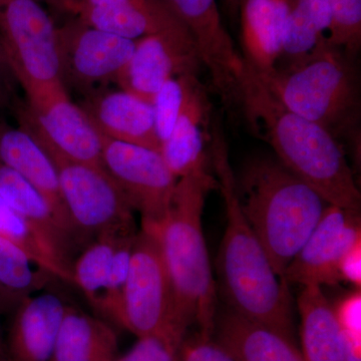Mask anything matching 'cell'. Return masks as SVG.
I'll return each mask as SVG.
<instances>
[{
	"label": "cell",
	"mask_w": 361,
	"mask_h": 361,
	"mask_svg": "<svg viewBox=\"0 0 361 361\" xmlns=\"http://www.w3.org/2000/svg\"><path fill=\"white\" fill-rule=\"evenodd\" d=\"M285 4L286 14L279 63L295 61L310 54L329 32L331 23L325 0H285Z\"/></svg>",
	"instance_id": "25"
},
{
	"label": "cell",
	"mask_w": 361,
	"mask_h": 361,
	"mask_svg": "<svg viewBox=\"0 0 361 361\" xmlns=\"http://www.w3.org/2000/svg\"><path fill=\"white\" fill-rule=\"evenodd\" d=\"M360 241V211L327 206L310 236L287 266L285 283L302 287L339 283L342 256Z\"/></svg>",
	"instance_id": "14"
},
{
	"label": "cell",
	"mask_w": 361,
	"mask_h": 361,
	"mask_svg": "<svg viewBox=\"0 0 361 361\" xmlns=\"http://www.w3.org/2000/svg\"><path fill=\"white\" fill-rule=\"evenodd\" d=\"M118 336L110 323L66 305L49 361H115Z\"/></svg>",
	"instance_id": "23"
},
{
	"label": "cell",
	"mask_w": 361,
	"mask_h": 361,
	"mask_svg": "<svg viewBox=\"0 0 361 361\" xmlns=\"http://www.w3.org/2000/svg\"><path fill=\"white\" fill-rule=\"evenodd\" d=\"M297 307L300 315L304 360L346 361L341 329L334 306L323 293L322 287H302Z\"/></svg>",
	"instance_id": "24"
},
{
	"label": "cell",
	"mask_w": 361,
	"mask_h": 361,
	"mask_svg": "<svg viewBox=\"0 0 361 361\" xmlns=\"http://www.w3.org/2000/svg\"><path fill=\"white\" fill-rule=\"evenodd\" d=\"M174 292L160 247L151 233H137L123 290L118 326L137 338L158 334L186 337L175 320Z\"/></svg>",
	"instance_id": "9"
},
{
	"label": "cell",
	"mask_w": 361,
	"mask_h": 361,
	"mask_svg": "<svg viewBox=\"0 0 361 361\" xmlns=\"http://www.w3.org/2000/svg\"><path fill=\"white\" fill-rule=\"evenodd\" d=\"M177 361H238L214 338L197 334L185 338L178 353Z\"/></svg>",
	"instance_id": "34"
},
{
	"label": "cell",
	"mask_w": 361,
	"mask_h": 361,
	"mask_svg": "<svg viewBox=\"0 0 361 361\" xmlns=\"http://www.w3.org/2000/svg\"><path fill=\"white\" fill-rule=\"evenodd\" d=\"M0 163L20 175L42 195L61 224L78 245L82 246L68 219L56 166L27 130L0 122Z\"/></svg>",
	"instance_id": "17"
},
{
	"label": "cell",
	"mask_w": 361,
	"mask_h": 361,
	"mask_svg": "<svg viewBox=\"0 0 361 361\" xmlns=\"http://www.w3.org/2000/svg\"><path fill=\"white\" fill-rule=\"evenodd\" d=\"M209 108L205 87L196 78L170 137L161 146V157L178 179L207 167L204 130L209 120Z\"/></svg>",
	"instance_id": "19"
},
{
	"label": "cell",
	"mask_w": 361,
	"mask_h": 361,
	"mask_svg": "<svg viewBox=\"0 0 361 361\" xmlns=\"http://www.w3.org/2000/svg\"></svg>",
	"instance_id": "42"
},
{
	"label": "cell",
	"mask_w": 361,
	"mask_h": 361,
	"mask_svg": "<svg viewBox=\"0 0 361 361\" xmlns=\"http://www.w3.org/2000/svg\"><path fill=\"white\" fill-rule=\"evenodd\" d=\"M196 78H198L196 73H189L171 78L161 85L154 97L152 106L155 114L157 133L161 146L170 137L186 101L190 87Z\"/></svg>",
	"instance_id": "31"
},
{
	"label": "cell",
	"mask_w": 361,
	"mask_h": 361,
	"mask_svg": "<svg viewBox=\"0 0 361 361\" xmlns=\"http://www.w3.org/2000/svg\"><path fill=\"white\" fill-rule=\"evenodd\" d=\"M202 66L193 37L178 23L135 40L134 52L116 84L152 104L166 82L189 73L198 75Z\"/></svg>",
	"instance_id": "12"
},
{
	"label": "cell",
	"mask_w": 361,
	"mask_h": 361,
	"mask_svg": "<svg viewBox=\"0 0 361 361\" xmlns=\"http://www.w3.org/2000/svg\"><path fill=\"white\" fill-rule=\"evenodd\" d=\"M240 2H241V0H224L226 8L232 16L238 13Z\"/></svg>",
	"instance_id": "40"
},
{
	"label": "cell",
	"mask_w": 361,
	"mask_h": 361,
	"mask_svg": "<svg viewBox=\"0 0 361 361\" xmlns=\"http://www.w3.org/2000/svg\"><path fill=\"white\" fill-rule=\"evenodd\" d=\"M66 304L51 293L26 296L14 310L6 344L7 361H49Z\"/></svg>",
	"instance_id": "16"
},
{
	"label": "cell",
	"mask_w": 361,
	"mask_h": 361,
	"mask_svg": "<svg viewBox=\"0 0 361 361\" xmlns=\"http://www.w3.org/2000/svg\"><path fill=\"white\" fill-rule=\"evenodd\" d=\"M134 233L99 235L85 246L80 256L73 261L71 268L73 284L77 285L82 290L92 310L101 317L106 280L116 244L123 236Z\"/></svg>",
	"instance_id": "26"
},
{
	"label": "cell",
	"mask_w": 361,
	"mask_h": 361,
	"mask_svg": "<svg viewBox=\"0 0 361 361\" xmlns=\"http://www.w3.org/2000/svg\"><path fill=\"white\" fill-rule=\"evenodd\" d=\"M0 194L39 233L56 257L71 271L77 242L66 231L42 194L4 164L0 163Z\"/></svg>",
	"instance_id": "21"
},
{
	"label": "cell",
	"mask_w": 361,
	"mask_h": 361,
	"mask_svg": "<svg viewBox=\"0 0 361 361\" xmlns=\"http://www.w3.org/2000/svg\"><path fill=\"white\" fill-rule=\"evenodd\" d=\"M343 336L344 348L349 355H361V293L355 289L334 307Z\"/></svg>",
	"instance_id": "33"
},
{
	"label": "cell",
	"mask_w": 361,
	"mask_h": 361,
	"mask_svg": "<svg viewBox=\"0 0 361 361\" xmlns=\"http://www.w3.org/2000/svg\"><path fill=\"white\" fill-rule=\"evenodd\" d=\"M137 6L147 9H159L164 6L161 0H133Z\"/></svg>",
	"instance_id": "39"
},
{
	"label": "cell",
	"mask_w": 361,
	"mask_h": 361,
	"mask_svg": "<svg viewBox=\"0 0 361 361\" xmlns=\"http://www.w3.org/2000/svg\"><path fill=\"white\" fill-rule=\"evenodd\" d=\"M235 190L242 212L275 273L284 282L287 266L329 204L271 157H255L247 161L238 177L235 176Z\"/></svg>",
	"instance_id": "4"
},
{
	"label": "cell",
	"mask_w": 361,
	"mask_h": 361,
	"mask_svg": "<svg viewBox=\"0 0 361 361\" xmlns=\"http://www.w3.org/2000/svg\"><path fill=\"white\" fill-rule=\"evenodd\" d=\"M0 237L20 249L35 265L52 277L71 283V270L56 257L30 223L16 212L0 194Z\"/></svg>",
	"instance_id": "27"
},
{
	"label": "cell",
	"mask_w": 361,
	"mask_h": 361,
	"mask_svg": "<svg viewBox=\"0 0 361 361\" xmlns=\"http://www.w3.org/2000/svg\"><path fill=\"white\" fill-rule=\"evenodd\" d=\"M13 80L0 45V110L14 104Z\"/></svg>",
	"instance_id": "36"
},
{
	"label": "cell",
	"mask_w": 361,
	"mask_h": 361,
	"mask_svg": "<svg viewBox=\"0 0 361 361\" xmlns=\"http://www.w3.org/2000/svg\"><path fill=\"white\" fill-rule=\"evenodd\" d=\"M238 13L242 58L260 75L271 73L281 56L285 0H241Z\"/></svg>",
	"instance_id": "20"
},
{
	"label": "cell",
	"mask_w": 361,
	"mask_h": 361,
	"mask_svg": "<svg viewBox=\"0 0 361 361\" xmlns=\"http://www.w3.org/2000/svg\"><path fill=\"white\" fill-rule=\"evenodd\" d=\"M0 361H7L6 348L0 337Z\"/></svg>",
	"instance_id": "41"
},
{
	"label": "cell",
	"mask_w": 361,
	"mask_h": 361,
	"mask_svg": "<svg viewBox=\"0 0 361 361\" xmlns=\"http://www.w3.org/2000/svg\"><path fill=\"white\" fill-rule=\"evenodd\" d=\"M355 59L325 35L310 54L259 75L288 110L338 139L356 133L360 97Z\"/></svg>",
	"instance_id": "5"
},
{
	"label": "cell",
	"mask_w": 361,
	"mask_h": 361,
	"mask_svg": "<svg viewBox=\"0 0 361 361\" xmlns=\"http://www.w3.org/2000/svg\"><path fill=\"white\" fill-rule=\"evenodd\" d=\"M341 281L353 284L356 289L361 285V241L356 243L343 256L338 265Z\"/></svg>",
	"instance_id": "35"
},
{
	"label": "cell",
	"mask_w": 361,
	"mask_h": 361,
	"mask_svg": "<svg viewBox=\"0 0 361 361\" xmlns=\"http://www.w3.org/2000/svg\"><path fill=\"white\" fill-rule=\"evenodd\" d=\"M211 155L227 218L217 257L218 276L225 300L230 310L238 314L294 341L289 286L275 273L262 244L242 212L235 190V174L219 130L213 133Z\"/></svg>",
	"instance_id": "2"
},
{
	"label": "cell",
	"mask_w": 361,
	"mask_h": 361,
	"mask_svg": "<svg viewBox=\"0 0 361 361\" xmlns=\"http://www.w3.org/2000/svg\"><path fill=\"white\" fill-rule=\"evenodd\" d=\"M82 110L99 135L126 144L161 151L152 104L127 90H94L85 96Z\"/></svg>",
	"instance_id": "15"
},
{
	"label": "cell",
	"mask_w": 361,
	"mask_h": 361,
	"mask_svg": "<svg viewBox=\"0 0 361 361\" xmlns=\"http://www.w3.org/2000/svg\"><path fill=\"white\" fill-rule=\"evenodd\" d=\"M331 16L327 39L356 59L361 47V0H325Z\"/></svg>",
	"instance_id": "29"
},
{
	"label": "cell",
	"mask_w": 361,
	"mask_h": 361,
	"mask_svg": "<svg viewBox=\"0 0 361 361\" xmlns=\"http://www.w3.org/2000/svg\"><path fill=\"white\" fill-rule=\"evenodd\" d=\"M216 189L217 179L207 167L180 178L165 218L142 227L160 247L174 292L176 323L186 331L196 323L204 338H213L217 294L202 216L207 195Z\"/></svg>",
	"instance_id": "3"
},
{
	"label": "cell",
	"mask_w": 361,
	"mask_h": 361,
	"mask_svg": "<svg viewBox=\"0 0 361 361\" xmlns=\"http://www.w3.org/2000/svg\"><path fill=\"white\" fill-rule=\"evenodd\" d=\"M169 11L189 30L210 73L214 89L226 106L236 102L237 84L243 68L231 37L221 20L216 0H161Z\"/></svg>",
	"instance_id": "13"
},
{
	"label": "cell",
	"mask_w": 361,
	"mask_h": 361,
	"mask_svg": "<svg viewBox=\"0 0 361 361\" xmlns=\"http://www.w3.org/2000/svg\"><path fill=\"white\" fill-rule=\"evenodd\" d=\"M47 155L58 171L68 219L84 248L85 241L99 235L135 232V211L106 169Z\"/></svg>",
	"instance_id": "7"
},
{
	"label": "cell",
	"mask_w": 361,
	"mask_h": 361,
	"mask_svg": "<svg viewBox=\"0 0 361 361\" xmlns=\"http://www.w3.org/2000/svg\"><path fill=\"white\" fill-rule=\"evenodd\" d=\"M51 275L30 260L18 247L0 237V285L4 288L30 296L40 290Z\"/></svg>",
	"instance_id": "28"
},
{
	"label": "cell",
	"mask_w": 361,
	"mask_h": 361,
	"mask_svg": "<svg viewBox=\"0 0 361 361\" xmlns=\"http://www.w3.org/2000/svg\"><path fill=\"white\" fill-rule=\"evenodd\" d=\"M0 45L11 75L25 94L63 85L58 27L39 0H0Z\"/></svg>",
	"instance_id": "6"
},
{
	"label": "cell",
	"mask_w": 361,
	"mask_h": 361,
	"mask_svg": "<svg viewBox=\"0 0 361 361\" xmlns=\"http://www.w3.org/2000/svg\"><path fill=\"white\" fill-rule=\"evenodd\" d=\"M213 338L238 361H305L295 341L230 308L216 315Z\"/></svg>",
	"instance_id": "18"
},
{
	"label": "cell",
	"mask_w": 361,
	"mask_h": 361,
	"mask_svg": "<svg viewBox=\"0 0 361 361\" xmlns=\"http://www.w3.org/2000/svg\"><path fill=\"white\" fill-rule=\"evenodd\" d=\"M135 236L137 233L126 235L118 240L111 258L110 272L106 280L102 318L104 320L108 319L118 326Z\"/></svg>",
	"instance_id": "30"
},
{
	"label": "cell",
	"mask_w": 361,
	"mask_h": 361,
	"mask_svg": "<svg viewBox=\"0 0 361 361\" xmlns=\"http://www.w3.org/2000/svg\"><path fill=\"white\" fill-rule=\"evenodd\" d=\"M106 172L122 190L142 227L158 224L167 215L178 178L160 152L108 139L101 135Z\"/></svg>",
	"instance_id": "10"
},
{
	"label": "cell",
	"mask_w": 361,
	"mask_h": 361,
	"mask_svg": "<svg viewBox=\"0 0 361 361\" xmlns=\"http://www.w3.org/2000/svg\"><path fill=\"white\" fill-rule=\"evenodd\" d=\"M73 16L90 27L132 40L180 23L166 6L147 9L133 0H80Z\"/></svg>",
	"instance_id": "22"
},
{
	"label": "cell",
	"mask_w": 361,
	"mask_h": 361,
	"mask_svg": "<svg viewBox=\"0 0 361 361\" xmlns=\"http://www.w3.org/2000/svg\"><path fill=\"white\" fill-rule=\"evenodd\" d=\"M135 40L102 32L82 21L58 27L61 80L85 96L116 82L134 52Z\"/></svg>",
	"instance_id": "11"
},
{
	"label": "cell",
	"mask_w": 361,
	"mask_h": 361,
	"mask_svg": "<svg viewBox=\"0 0 361 361\" xmlns=\"http://www.w3.org/2000/svg\"><path fill=\"white\" fill-rule=\"evenodd\" d=\"M236 106L278 161L329 205L360 211V189L341 142L322 126L288 110L244 59Z\"/></svg>",
	"instance_id": "1"
},
{
	"label": "cell",
	"mask_w": 361,
	"mask_h": 361,
	"mask_svg": "<svg viewBox=\"0 0 361 361\" xmlns=\"http://www.w3.org/2000/svg\"><path fill=\"white\" fill-rule=\"evenodd\" d=\"M185 338L177 334L141 337L129 353L118 356L115 361H177Z\"/></svg>",
	"instance_id": "32"
},
{
	"label": "cell",
	"mask_w": 361,
	"mask_h": 361,
	"mask_svg": "<svg viewBox=\"0 0 361 361\" xmlns=\"http://www.w3.org/2000/svg\"><path fill=\"white\" fill-rule=\"evenodd\" d=\"M23 298L25 296L14 293L0 285V314L14 311Z\"/></svg>",
	"instance_id": "37"
},
{
	"label": "cell",
	"mask_w": 361,
	"mask_h": 361,
	"mask_svg": "<svg viewBox=\"0 0 361 361\" xmlns=\"http://www.w3.org/2000/svg\"><path fill=\"white\" fill-rule=\"evenodd\" d=\"M47 1L56 6V8L65 11V13L73 14L75 7H77L80 0H47Z\"/></svg>",
	"instance_id": "38"
},
{
	"label": "cell",
	"mask_w": 361,
	"mask_h": 361,
	"mask_svg": "<svg viewBox=\"0 0 361 361\" xmlns=\"http://www.w3.org/2000/svg\"><path fill=\"white\" fill-rule=\"evenodd\" d=\"M25 97V103L14 104L20 127L47 154L104 167L101 135L82 106L71 101L65 85L39 87Z\"/></svg>",
	"instance_id": "8"
}]
</instances>
